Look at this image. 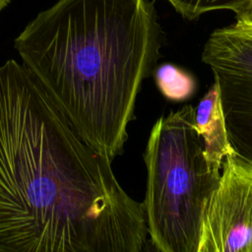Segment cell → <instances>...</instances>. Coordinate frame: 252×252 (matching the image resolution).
<instances>
[{
    "label": "cell",
    "mask_w": 252,
    "mask_h": 252,
    "mask_svg": "<svg viewBox=\"0 0 252 252\" xmlns=\"http://www.w3.org/2000/svg\"><path fill=\"white\" fill-rule=\"evenodd\" d=\"M143 203L35 77L0 66V252H141Z\"/></svg>",
    "instance_id": "cell-1"
},
{
    "label": "cell",
    "mask_w": 252,
    "mask_h": 252,
    "mask_svg": "<svg viewBox=\"0 0 252 252\" xmlns=\"http://www.w3.org/2000/svg\"><path fill=\"white\" fill-rule=\"evenodd\" d=\"M161 45L152 0H57L15 39L22 64L79 136L110 161L124 151Z\"/></svg>",
    "instance_id": "cell-2"
},
{
    "label": "cell",
    "mask_w": 252,
    "mask_h": 252,
    "mask_svg": "<svg viewBox=\"0 0 252 252\" xmlns=\"http://www.w3.org/2000/svg\"><path fill=\"white\" fill-rule=\"evenodd\" d=\"M144 160L143 205L152 245L160 252H198L204 212L220 172L205 156L191 104L156 121Z\"/></svg>",
    "instance_id": "cell-3"
},
{
    "label": "cell",
    "mask_w": 252,
    "mask_h": 252,
    "mask_svg": "<svg viewBox=\"0 0 252 252\" xmlns=\"http://www.w3.org/2000/svg\"><path fill=\"white\" fill-rule=\"evenodd\" d=\"M220 93L229 142L252 162V21L215 30L201 53Z\"/></svg>",
    "instance_id": "cell-4"
},
{
    "label": "cell",
    "mask_w": 252,
    "mask_h": 252,
    "mask_svg": "<svg viewBox=\"0 0 252 252\" xmlns=\"http://www.w3.org/2000/svg\"><path fill=\"white\" fill-rule=\"evenodd\" d=\"M204 212L198 252H252V162L227 155Z\"/></svg>",
    "instance_id": "cell-5"
},
{
    "label": "cell",
    "mask_w": 252,
    "mask_h": 252,
    "mask_svg": "<svg viewBox=\"0 0 252 252\" xmlns=\"http://www.w3.org/2000/svg\"><path fill=\"white\" fill-rule=\"evenodd\" d=\"M195 123L204 142L207 159L220 170L224 158L235 152L228 139L220 93L215 82L195 108Z\"/></svg>",
    "instance_id": "cell-6"
},
{
    "label": "cell",
    "mask_w": 252,
    "mask_h": 252,
    "mask_svg": "<svg viewBox=\"0 0 252 252\" xmlns=\"http://www.w3.org/2000/svg\"><path fill=\"white\" fill-rule=\"evenodd\" d=\"M184 19L193 21L216 10L234 12L236 20L252 21V0H167Z\"/></svg>",
    "instance_id": "cell-7"
},
{
    "label": "cell",
    "mask_w": 252,
    "mask_h": 252,
    "mask_svg": "<svg viewBox=\"0 0 252 252\" xmlns=\"http://www.w3.org/2000/svg\"><path fill=\"white\" fill-rule=\"evenodd\" d=\"M155 78L161 94L172 101L186 100L196 91L195 79L172 64L160 65L156 70Z\"/></svg>",
    "instance_id": "cell-8"
},
{
    "label": "cell",
    "mask_w": 252,
    "mask_h": 252,
    "mask_svg": "<svg viewBox=\"0 0 252 252\" xmlns=\"http://www.w3.org/2000/svg\"><path fill=\"white\" fill-rule=\"evenodd\" d=\"M10 0H0V12L9 4Z\"/></svg>",
    "instance_id": "cell-9"
}]
</instances>
